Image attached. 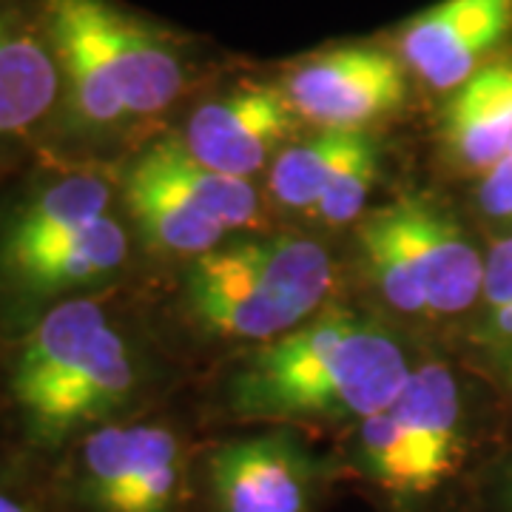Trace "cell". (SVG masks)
I'll list each match as a JSON object with an SVG mask.
<instances>
[{
  "instance_id": "obj_1",
  "label": "cell",
  "mask_w": 512,
  "mask_h": 512,
  "mask_svg": "<svg viewBox=\"0 0 512 512\" xmlns=\"http://www.w3.org/2000/svg\"><path fill=\"white\" fill-rule=\"evenodd\" d=\"M6 396L23 441L40 456L57 458L86 433L128 419L137 359L103 302L69 296L20 339Z\"/></svg>"
},
{
  "instance_id": "obj_2",
  "label": "cell",
  "mask_w": 512,
  "mask_h": 512,
  "mask_svg": "<svg viewBox=\"0 0 512 512\" xmlns=\"http://www.w3.org/2000/svg\"><path fill=\"white\" fill-rule=\"evenodd\" d=\"M402 345L353 313H328L268 342L231 384V410L259 421H365L410 379Z\"/></svg>"
},
{
  "instance_id": "obj_3",
  "label": "cell",
  "mask_w": 512,
  "mask_h": 512,
  "mask_svg": "<svg viewBox=\"0 0 512 512\" xmlns=\"http://www.w3.org/2000/svg\"><path fill=\"white\" fill-rule=\"evenodd\" d=\"M476 456L464 387L444 365H424L396 402L356 424L348 461L390 512H424L467 481Z\"/></svg>"
},
{
  "instance_id": "obj_4",
  "label": "cell",
  "mask_w": 512,
  "mask_h": 512,
  "mask_svg": "<svg viewBox=\"0 0 512 512\" xmlns=\"http://www.w3.org/2000/svg\"><path fill=\"white\" fill-rule=\"evenodd\" d=\"M46 37L74 114L120 126L160 114L183 89V69L163 37L109 0H46Z\"/></svg>"
},
{
  "instance_id": "obj_5",
  "label": "cell",
  "mask_w": 512,
  "mask_h": 512,
  "mask_svg": "<svg viewBox=\"0 0 512 512\" xmlns=\"http://www.w3.org/2000/svg\"><path fill=\"white\" fill-rule=\"evenodd\" d=\"M333 288L328 251L305 237L242 239L200 254L188 302L205 328L274 342L308 322Z\"/></svg>"
},
{
  "instance_id": "obj_6",
  "label": "cell",
  "mask_w": 512,
  "mask_h": 512,
  "mask_svg": "<svg viewBox=\"0 0 512 512\" xmlns=\"http://www.w3.org/2000/svg\"><path fill=\"white\" fill-rule=\"evenodd\" d=\"M197 467L163 421L103 424L57 456L55 495L66 512H185Z\"/></svg>"
},
{
  "instance_id": "obj_7",
  "label": "cell",
  "mask_w": 512,
  "mask_h": 512,
  "mask_svg": "<svg viewBox=\"0 0 512 512\" xmlns=\"http://www.w3.org/2000/svg\"><path fill=\"white\" fill-rule=\"evenodd\" d=\"M359 248L384 299L402 313L453 316L484 291V256L441 208L402 197L370 214Z\"/></svg>"
},
{
  "instance_id": "obj_8",
  "label": "cell",
  "mask_w": 512,
  "mask_h": 512,
  "mask_svg": "<svg viewBox=\"0 0 512 512\" xmlns=\"http://www.w3.org/2000/svg\"><path fill=\"white\" fill-rule=\"evenodd\" d=\"M123 197L151 245L168 254H208L259 211L254 185L202 165L180 140L146 148L126 171Z\"/></svg>"
},
{
  "instance_id": "obj_9",
  "label": "cell",
  "mask_w": 512,
  "mask_h": 512,
  "mask_svg": "<svg viewBox=\"0 0 512 512\" xmlns=\"http://www.w3.org/2000/svg\"><path fill=\"white\" fill-rule=\"evenodd\" d=\"M211 512H313L328 467L285 433L228 439L197 467Z\"/></svg>"
},
{
  "instance_id": "obj_10",
  "label": "cell",
  "mask_w": 512,
  "mask_h": 512,
  "mask_svg": "<svg viewBox=\"0 0 512 512\" xmlns=\"http://www.w3.org/2000/svg\"><path fill=\"white\" fill-rule=\"evenodd\" d=\"M402 63L382 49L348 46L299 66L285 83L291 109L322 128H362L404 103Z\"/></svg>"
},
{
  "instance_id": "obj_11",
  "label": "cell",
  "mask_w": 512,
  "mask_h": 512,
  "mask_svg": "<svg viewBox=\"0 0 512 512\" xmlns=\"http://www.w3.org/2000/svg\"><path fill=\"white\" fill-rule=\"evenodd\" d=\"M512 32V0H441L404 29V63L433 89H458Z\"/></svg>"
},
{
  "instance_id": "obj_12",
  "label": "cell",
  "mask_w": 512,
  "mask_h": 512,
  "mask_svg": "<svg viewBox=\"0 0 512 512\" xmlns=\"http://www.w3.org/2000/svg\"><path fill=\"white\" fill-rule=\"evenodd\" d=\"M128 256L126 228L114 214L35 245L0 254V282L32 302L83 291L114 276Z\"/></svg>"
},
{
  "instance_id": "obj_13",
  "label": "cell",
  "mask_w": 512,
  "mask_h": 512,
  "mask_svg": "<svg viewBox=\"0 0 512 512\" xmlns=\"http://www.w3.org/2000/svg\"><path fill=\"white\" fill-rule=\"evenodd\" d=\"M291 126L293 109L285 92L256 86L200 106L183 146L214 171L248 177L268 163Z\"/></svg>"
},
{
  "instance_id": "obj_14",
  "label": "cell",
  "mask_w": 512,
  "mask_h": 512,
  "mask_svg": "<svg viewBox=\"0 0 512 512\" xmlns=\"http://www.w3.org/2000/svg\"><path fill=\"white\" fill-rule=\"evenodd\" d=\"M444 137L458 163L484 174L512 146V60L481 66L450 97Z\"/></svg>"
},
{
  "instance_id": "obj_15",
  "label": "cell",
  "mask_w": 512,
  "mask_h": 512,
  "mask_svg": "<svg viewBox=\"0 0 512 512\" xmlns=\"http://www.w3.org/2000/svg\"><path fill=\"white\" fill-rule=\"evenodd\" d=\"M63 89L49 37L0 12V137L43 120Z\"/></svg>"
},
{
  "instance_id": "obj_16",
  "label": "cell",
  "mask_w": 512,
  "mask_h": 512,
  "mask_svg": "<svg viewBox=\"0 0 512 512\" xmlns=\"http://www.w3.org/2000/svg\"><path fill=\"white\" fill-rule=\"evenodd\" d=\"M362 128H322L308 140L285 148L271 168V191L288 208H313L328 191L339 165L362 140Z\"/></svg>"
},
{
  "instance_id": "obj_17",
  "label": "cell",
  "mask_w": 512,
  "mask_h": 512,
  "mask_svg": "<svg viewBox=\"0 0 512 512\" xmlns=\"http://www.w3.org/2000/svg\"><path fill=\"white\" fill-rule=\"evenodd\" d=\"M379 174V157L373 140L362 134V140L348 154V160L339 165L336 177L330 180L328 191L316 205V214H322L328 222H350L359 217L365 208L367 194L376 183Z\"/></svg>"
},
{
  "instance_id": "obj_18",
  "label": "cell",
  "mask_w": 512,
  "mask_h": 512,
  "mask_svg": "<svg viewBox=\"0 0 512 512\" xmlns=\"http://www.w3.org/2000/svg\"><path fill=\"white\" fill-rule=\"evenodd\" d=\"M478 211L493 222L512 225V146L510 151L481 174L476 188Z\"/></svg>"
},
{
  "instance_id": "obj_19",
  "label": "cell",
  "mask_w": 512,
  "mask_h": 512,
  "mask_svg": "<svg viewBox=\"0 0 512 512\" xmlns=\"http://www.w3.org/2000/svg\"><path fill=\"white\" fill-rule=\"evenodd\" d=\"M478 342L493 359V365L501 373L512 376V302L498 311L484 313L481 328H478Z\"/></svg>"
},
{
  "instance_id": "obj_20",
  "label": "cell",
  "mask_w": 512,
  "mask_h": 512,
  "mask_svg": "<svg viewBox=\"0 0 512 512\" xmlns=\"http://www.w3.org/2000/svg\"><path fill=\"white\" fill-rule=\"evenodd\" d=\"M57 495L37 493L32 484L20 481L12 470L0 467V512H60Z\"/></svg>"
},
{
  "instance_id": "obj_21",
  "label": "cell",
  "mask_w": 512,
  "mask_h": 512,
  "mask_svg": "<svg viewBox=\"0 0 512 512\" xmlns=\"http://www.w3.org/2000/svg\"><path fill=\"white\" fill-rule=\"evenodd\" d=\"M478 501H484L487 512H512V450L498 458L481 481Z\"/></svg>"
}]
</instances>
